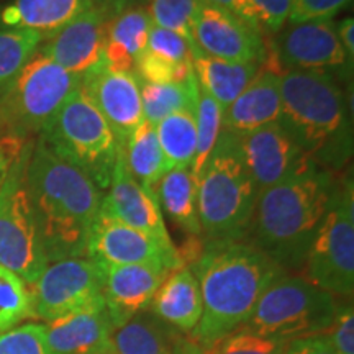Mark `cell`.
<instances>
[{
    "mask_svg": "<svg viewBox=\"0 0 354 354\" xmlns=\"http://www.w3.org/2000/svg\"><path fill=\"white\" fill-rule=\"evenodd\" d=\"M123 154L128 171L143 187L156 192L159 180L165 177L167 165L159 146L156 130L151 123L143 120L128 136L123 145Z\"/></svg>",
    "mask_w": 354,
    "mask_h": 354,
    "instance_id": "obj_28",
    "label": "cell"
},
{
    "mask_svg": "<svg viewBox=\"0 0 354 354\" xmlns=\"http://www.w3.org/2000/svg\"><path fill=\"white\" fill-rule=\"evenodd\" d=\"M94 7V0H10L0 6V30H30L48 38Z\"/></svg>",
    "mask_w": 354,
    "mask_h": 354,
    "instance_id": "obj_22",
    "label": "cell"
},
{
    "mask_svg": "<svg viewBox=\"0 0 354 354\" xmlns=\"http://www.w3.org/2000/svg\"><path fill=\"white\" fill-rule=\"evenodd\" d=\"M102 209L107 210L110 215H113L123 223L149 234L165 248L166 253L172 259L184 266L179 250L174 246L169 233H167L165 216H162L161 207H159L158 194L143 187L131 176L125 162L123 146L118 149L109 185V194L102 198Z\"/></svg>",
    "mask_w": 354,
    "mask_h": 354,
    "instance_id": "obj_13",
    "label": "cell"
},
{
    "mask_svg": "<svg viewBox=\"0 0 354 354\" xmlns=\"http://www.w3.org/2000/svg\"><path fill=\"white\" fill-rule=\"evenodd\" d=\"M187 342L184 333L149 310L136 313L110 336L112 354H184Z\"/></svg>",
    "mask_w": 354,
    "mask_h": 354,
    "instance_id": "obj_24",
    "label": "cell"
},
{
    "mask_svg": "<svg viewBox=\"0 0 354 354\" xmlns=\"http://www.w3.org/2000/svg\"><path fill=\"white\" fill-rule=\"evenodd\" d=\"M146 51L171 64H192V46L187 39L154 25L149 30Z\"/></svg>",
    "mask_w": 354,
    "mask_h": 354,
    "instance_id": "obj_37",
    "label": "cell"
},
{
    "mask_svg": "<svg viewBox=\"0 0 354 354\" xmlns=\"http://www.w3.org/2000/svg\"><path fill=\"white\" fill-rule=\"evenodd\" d=\"M86 256L105 266L162 264L171 271L183 266L172 259L154 238L117 220L102 205L88 236Z\"/></svg>",
    "mask_w": 354,
    "mask_h": 354,
    "instance_id": "obj_17",
    "label": "cell"
},
{
    "mask_svg": "<svg viewBox=\"0 0 354 354\" xmlns=\"http://www.w3.org/2000/svg\"><path fill=\"white\" fill-rule=\"evenodd\" d=\"M35 141H26L0 185V266L32 286L48 263L26 187V166Z\"/></svg>",
    "mask_w": 354,
    "mask_h": 354,
    "instance_id": "obj_9",
    "label": "cell"
},
{
    "mask_svg": "<svg viewBox=\"0 0 354 354\" xmlns=\"http://www.w3.org/2000/svg\"><path fill=\"white\" fill-rule=\"evenodd\" d=\"M184 354H205V349H203L202 346H198L197 343H194L192 339H189L187 344H185Z\"/></svg>",
    "mask_w": 354,
    "mask_h": 354,
    "instance_id": "obj_46",
    "label": "cell"
},
{
    "mask_svg": "<svg viewBox=\"0 0 354 354\" xmlns=\"http://www.w3.org/2000/svg\"><path fill=\"white\" fill-rule=\"evenodd\" d=\"M281 123L300 149L323 169L336 171L353 154L351 113L335 77L320 71L281 74Z\"/></svg>",
    "mask_w": 354,
    "mask_h": 354,
    "instance_id": "obj_4",
    "label": "cell"
},
{
    "mask_svg": "<svg viewBox=\"0 0 354 354\" xmlns=\"http://www.w3.org/2000/svg\"><path fill=\"white\" fill-rule=\"evenodd\" d=\"M268 53L281 74L286 71H320L330 74V71L353 69L333 21L287 24L286 28L279 30Z\"/></svg>",
    "mask_w": 354,
    "mask_h": 354,
    "instance_id": "obj_12",
    "label": "cell"
},
{
    "mask_svg": "<svg viewBox=\"0 0 354 354\" xmlns=\"http://www.w3.org/2000/svg\"><path fill=\"white\" fill-rule=\"evenodd\" d=\"M102 271V299L118 328L136 313L148 310L149 304L162 284L169 268L162 264H99Z\"/></svg>",
    "mask_w": 354,
    "mask_h": 354,
    "instance_id": "obj_18",
    "label": "cell"
},
{
    "mask_svg": "<svg viewBox=\"0 0 354 354\" xmlns=\"http://www.w3.org/2000/svg\"><path fill=\"white\" fill-rule=\"evenodd\" d=\"M287 354H336L323 335L292 339Z\"/></svg>",
    "mask_w": 354,
    "mask_h": 354,
    "instance_id": "obj_42",
    "label": "cell"
},
{
    "mask_svg": "<svg viewBox=\"0 0 354 354\" xmlns=\"http://www.w3.org/2000/svg\"><path fill=\"white\" fill-rule=\"evenodd\" d=\"M336 26V35H338L339 43H342L344 53H346L349 63L354 59V20L353 17H346Z\"/></svg>",
    "mask_w": 354,
    "mask_h": 354,
    "instance_id": "obj_44",
    "label": "cell"
},
{
    "mask_svg": "<svg viewBox=\"0 0 354 354\" xmlns=\"http://www.w3.org/2000/svg\"><path fill=\"white\" fill-rule=\"evenodd\" d=\"M202 317L190 339L210 348L250 320L264 290L286 271L250 243L205 241L192 261Z\"/></svg>",
    "mask_w": 354,
    "mask_h": 354,
    "instance_id": "obj_1",
    "label": "cell"
},
{
    "mask_svg": "<svg viewBox=\"0 0 354 354\" xmlns=\"http://www.w3.org/2000/svg\"><path fill=\"white\" fill-rule=\"evenodd\" d=\"M38 140L86 172L100 190L109 189L120 145L81 87L66 100Z\"/></svg>",
    "mask_w": 354,
    "mask_h": 354,
    "instance_id": "obj_7",
    "label": "cell"
},
{
    "mask_svg": "<svg viewBox=\"0 0 354 354\" xmlns=\"http://www.w3.org/2000/svg\"><path fill=\"white\" fill-rule=\"evenodd\" d=\"M281 73L263 63L258 76L223 110L221 130L236 136L281 120Z\"/></svg>",
    "mask_w": 354,
    "mask_h": 354,
    "instance_id": "obj_21",
    "label": "cell"
},
{
    "mask_svg": "<svg viewBox=\"0 0 354 354\" xmlns=\"http://www.w3.org/2000/svg\"><path fill=\"white\" fill-rule=\"evenodd\" d=\"M153 315L180 333L190 335L202 317V295L189 266L172 269L148 307Z\"/></svg>",
    "mask_w": 354,
    "mask_h": 354,
    "instance_id": "obj_23",
    "label": "cell"
},
{
    "mask_svg": "<svg viewBox=\"0 0 354 354\" xmlns=\"http://www.w3.org/2000/svg\"><path fill=\"white\" fill-rule=\"evenodd\" d=\"M25 143L26 141L13 138V136H0V185H2L3 177H6L13 159L19 156Z\"/></svg>",
    "mask_w": 354,
    "mask_h": 354,
    "instance_id": "obj_43",
    "label": "cell"
},
{
    "mask_svg": "<svg viewBox=\"0 0 354 354\" xmlns=\"http://www.w3.org/2000/svg\"><path fill=\"white\" fill-rule=\"evenodd\" d=\"M256 198L240 138L221 130L197 184L198 221L207 241L246 240Z\"/></svg>",
    "mask_w": 354,
    "mask_h": 354,
    "instance_id": "obj_5",
    "label": "cell"
},
{
    "mask_svg": "<svg viewBox=\"0 0 354 354\" xmlns=\"http://www.w3.org/2000/svg\"><path fill=\"white\" fill-rule=\"evenodd\" d=\"M221 118H223V109L220 107L218 102L203 92L197 86L196 95V120H197V149L194 162L190 166L194 179L198 184L201 174L209 161L212 149L218 140L221 133Z\"/></svg>",
    "mask_w": 354,
    "mask_h": 354,
    "instance_id": "obj_31",
    "label": "cell"
},
{
    "mask_svg": "<svg viewBox=\"0 0 354 354\" xmlns=\"http://www.w3.org/2000/svg\"><path fill=\"white\" fill-rule=\"evenodd\" d=\"M81 88L112 128L118 145L145 120L140 79L131 71H117L102 63L82 76Z\"/></svg>",
    "mask_w": 354,
    "mask_h": 354,
    "instance_id": "obj_14",
    "label": "cell"
},
{
    "mask_svg": "<svg viewBox=\"0 0 354 354\" xmlns=\"http://www.w3.org/2000/svg\"><path fill=\"white\" fill-rule=\"evenodd\" d=\"M32 318L30 287L12 271L0 266V333Z\"/></svg>",
    "mask_w": 354,
    "mask_h": 354,
    "instance_id": "obj_32",
    "label": "cell"
},
{
    "mask_svg": "<svg viewBox=\"0 0 354 354\" xmlns=\"http://www.w3.org/2000/svg\"><path fill=\"white\" fill-rule=\"evenodd\" d=\"M32 318L50 323L102 297L100 266L91 258H68L46 266L30 286Z\"/></svg>",
    "mask_w": 354,
    "mask_h": 354,
    "instance_id": "obj_11",
    "label": "cell"
},
{
    "mask_svg": "<svg viewBox=\"0 0 354 354\" xmlns=\"http://www.w3.org/2000/svg\"><path fill=\"white\" fill-rule=\"evenodd\" d=\"M194 41L207 55L233 63L263 64L268 53L264 32L205 0L198 2L194 19Z\"/></svg>",
    "mask_w": 354,
    "mask_h": 354,
    "instance_id": "obj_15",
    "label": "cell"
},
{
    "mask_svg": "<svg viewBox=\"0 0 354 354\" xmlns=\"http://www.w3.org/2000/svg\"><path fill=\"white\" fill-rule=\"evenodd\" d=\"M43 39L30 30H0V88L28 63Z\"/></svg>",
    "mask_w": 354,
    "mask_h": 354,
    "instance_id": "obj_34",
    "label": "cell"
},
{
    "mask_svg": "<svg viewBox=\"0 0 354 354\" xmlns=\"http://www.w3.org/2000/svg\"><path fill=\"white\" fill-rule=\"evenodd\" d=\"M335 295L302 276L282 274L261 295L245 328L282 339H300L328 330L338 308Z\"/></svg>",
    "mask_w": 354,
    "mask_h": 354,
    "instance_id": "obj_8",
    "label": "cell"
},
{
    "mask_svg": "<svg viewBox=\"0 0 354 354\" xmlns=\"http://www.w3.org/2000/svg\"><path fill=\"white\" fill-rule=\"evenodd\" d=\"M51 354H112L113 323L104 299L44 325Z\"/></svg>",
    "mask_w": 354,
    "mask_h": 354,
    "instance_id": "obj_20",
    "label": "cell"
},
{
    "mask_svg": "<svg viewBox=\"0 0 354 354\" xmlns=\"http://www.w3.org/2000/svg\"><path fill=\"white\" fill-rule=\"evenodd\" d=\"M205 2H209L212 6L218 8H223V10L233 13V15L238 17L240 20L246 21L248 25L261 30L258 17H256V12L250 0H205ZM261 32H263V30H261Z\"/></svg>",
    "mask_w": 354,
    "mask_h": 354,
    "instance_id": "obj_41",
    "label": "cell"
},
{
    "mask_svg": "<svg viewBox=\"0 0 354 354\" xmlns=\"http://www.w3.org/2000/svg\"><path fill=\"white\" fill-rule=\"evenodd\" d=\"M81 76L68 73L37 50L0 88V136L28 141L32 135H39L81 87Z\"/></svg>",
    "mask_w": 354,
    "mask_h": 354,
    "instance_id": "obj_6",
    "label": "cell"
},
{
    "mask_svg": "<svg viewBox=\"0 0 354 354\" xmlns=\"http://www.w3.org/2000/svg\"><path fill=\"white\" fill-rule=\"evenodd\" d=\"M305 271L312 284L331 295L351 299L354 292L353 179L338 183L335 196L310 246Z\"/></svg>",
    "mask_w": 354,
    "mask_h": 354,
    "instance_id": "obj_10",
    "label": "cell"
},
{
    "mask_svg": "<svg viewBox=\"0 0 354 354\" xmlns=\"http://www.w3.org/2000/svg\"><path fill=\"white\" fill-rule=\"evenodd\" d=\"M94 2L95 7L107 13V17L110 19V17L117 15L118 12L125 10V8L141 6L146 0H94Z\"/></svg>",
    "mask_w": 354,
    "mask_h": 354,
    "instance_id": "obj_45",
    "label": "cell"
},
{
    "mask_svg": "<svg viewBox=\"0 0 354 354\" xmlns=\"http://www.w3.org/2000/svg\"><path fill=\"white\" fill-rule=\"evenodd\" d=\"M351 0H292V10L287 24L305 21H331Z\"/></svg>",
    "mask_w": 354,
    "mask_h": 354,
    "instance_id": "obj_38",
    "label": "cell"
},
{
    "mask_svg": "<svg viewBox=\"0 0 354 354\" xmlns=\"http://www.w3.org/2000/svg\"><path fill=\"white\" fill-rule=\"evenodd\" d=\"M26 187L48 263L87 258V243L100 212L94 180L37 140L26 166Z\"/></svg>",
    "mask_w": 354,
    "mask_h": 354,
    "instance_id": "obj_2",
    "label": "cell"
},
{
    "mask_svg": "<svg viewBox=\"0 0 354 354\" xmlns=\"http://www.w3.org/2000/svg\"><path fill=\"white\" fill-rule=\"evenodd\" d=\"M238 138L258 194L315 165L281 123H272Z\"/></svg>",
    "mask_w": 354,
    "mask_h": 354,
    "instance_id": "obj_16",
    "label": "cell"
},
{
    "mask_svg": "<svg viewBox=\"0 0 354 354\" xmlns=\"http://www.w3.org/2000/svg\"><path fill=\"white\" fill-rule=\"evenodd\" d=\"M107 20V13L97 7L91 8L44 38L38 51L68 73L86 76L104 61Z\"/></svg>",
    "mask_w": 354,
    "mask_h": 354,
    "instance_id": "obj_19",
    "label": "cell"
},
{
    "mask_svg": "<svg viewBox=\"0 0 354 354\" xmlns=\"http://www.w3.org/2000/svg\"><path fill=\"white\" fill-rule=\"evenodd\" d=\"M338 187L335 172L318 165L258 194L246 240L287 272L302 269Z\"/></svg>",
    "mask_w": 354,
    "mask_h": 354,
    "instance_id": "obj_3",
    "label": "cell"
},
{
    "mask_svg": "<svg viewBox=\"0 0 354 354\" xmlns=\"http://www.w3.org/2000/svg\"><path fill=\"white\" fill-rule=\"evenodd\" d=\"M322 335L336 354H354V310L351 302L338 305L333 322Z\"/></svg>",
    "mask_w": 354,
    "mask_h": 354,
    "instance_id": "obj_39",
    "label": "cell"
},
{
    "mask_svg": "<svg viewBox=\"0 0 354 354\" xmlns=\"http://www.w3.org/2000/svg\"><path fill=\"white\" fill-rule=\"evenodd\" d=\"M259 63H233L197 50L192 55V71L197 86L227 109L258 76Z\"/></svg>",
    "mask_w": 354,
    "mask_h": 354,
    "instance_id": "obj_26",
    "label": "cell"
},
{
    "mask_svg": "<svg viewBox=\"0 0 354 354\" xmlns=\"http://www.w3.org/2000/svg\"><path fill=\"white\" fill-rule=\"evenodd\" d=\"M140 87L145 120L153 127L167 115L196 105L197 81L194 73L185 82L151 84L140 81Z\"/></svg>",
    "mask_w": 354,
    "mask_h": 354,
    "instance_id": "obj_30",
    "label": "cell"
},
{
    "mask_svg": "<svg viewBox=\"0 0 354 354\" xmlns=\"http://www.w3.org/2000/svg\"><path fill=\"white\" fill-rule=\"evenodd\" d=\"M289 339L266 336L241 326L205 349V354H287Z\"/></svg>",
    "mask_w": 354,
    "mask_h": 354,
    "instance_id": "obj_35",
    "label": "cell"
},
{
    "mask_svg": "<svg viewBox=\"0 0 354 354\" xmlns=\"http://www.w3.org/2000/svg\"><path fill=\"white\" fill-rule=\"evenodd\" d=\"M151 26L148 10L141 6L125 8L110 17L105 26L104 63L112 69L135 73L136 61L148 44Z\"/></svg>",
    "mask_w": 354,
    "mask_h": 354,
    "instance_id": "obj_25",
    "label": "cell"
},
{
    "mask_svg": "<svg viewBox=\"0 0 354 354\" xmlns=\"http://www.w3.org/2000/svg\"><path fill=\"white\" fill-rule=\"evenodd\" d=\"M0 354H51L43 323H26L0 333Z\"/></svg>",
    "mask_w": 354,
    "mask_h": 354,
    "instance_id": "obj_36",
    "label": "cell"
},
{
    "mask_svg": "<svg viewBox=\"0 0 354 354\" xmlns=\"http://www.w3.org/2000/svg\"><path fill=\"white\" fill-rule=\"evenodd\" d=\"M263 32L277 33L289 21L292 0H250Z\"/></svg>",
    "mask_w": 354,
    "mask_h": 354,
    "instance_id": "obj_40",
    "label": "cell"
},
{
    "mask_svg": "<svg viewBox=\"0 0 354 354\" xmlns=\"http://www.w3.org/2000/svg\"><path fill=\"white\" fill-rule=\"evenodd\" d=\"M158 201L172 223L190 236H201L197 212V183L190 167H174L159 180Z\"/></svg>",
    "mask_w": 354,
    "mask_h": 354,
    "instance_id": "obj_27",
    "label": "cell"
},
{
    "mask_svg": "<svg viewBox=\"0 0 354 354\" xmlns=\"http://www.w3.org/2000/svg\"><path fill=\"white\" fill-rule=\"evenodd\" d=\"M154 130L165 154L167 169L192 166L197 149L196 105L167 115L154 125Z\"/></svg>",
    "mask_w": 354,
    "mask_h": 354,
    "instance_id": "obj_29",
    "label": "cell"
},
{
    "mask_svg": "<svg viewBox=\"0 0 354 354\" xmlns=\"http://www.w3.org/2000/svg\"><path fill=\"white\" fill-rule=\"evenodd\" d=\"M201 0H148V15L151 24L169 30L187 39L192 55L198 48L194 41V19Z\"/></svg>",
    "mask_w": 354,
    "mask_h": 354,
    "instance_id": "obj_33",
    "label": "cell"
}]
</instances>
